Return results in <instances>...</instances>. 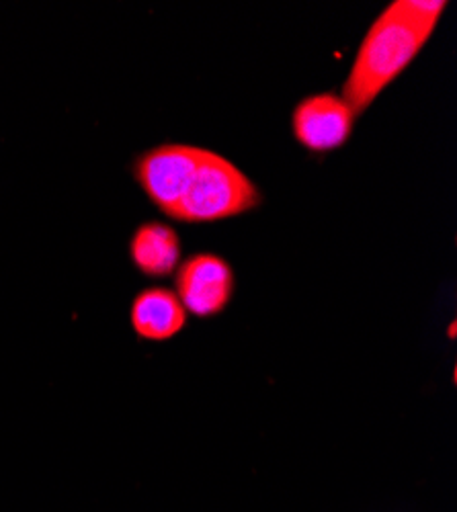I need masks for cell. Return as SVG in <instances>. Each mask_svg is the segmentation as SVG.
I'll return each instance as SVG.
<instances>
[{
    "label": "cell",
    "instance_id": "cell-1",
    "mask_svg": "<svg viewBox=\"0 0 457 512\" xmlns=\"http://www.w3.org/2000/svg\"><path fill=\"white\" fill-rule=\"evenodd\" d=\"M445 7L443 0H396L371 23L343 87L355 115L365 113L419 56Z\"/></svg>",
    "mask_w": 457,
    "mask_h": 512
},
{
    "label": "cell",
    "instance_id": "cell-6",
    "mask_svg": "<svg viewBox=\"0 0 457 512\" xmlns=\"http://www.w3.org/2000/svg\"><path fill=\"white\" fill-rule=\"evenodd\" d=\"M187 324L177 293L164 287L144 289L132 304V326L146 340H169Z\"/></svg>",
    "mask_w": 457,
    "mask_h": 512
},
{
    "label": "cell",
    "instance_id": "cell-3",
    "mask_svg": "<svg viewBox=\"0 0 457 512\" xmlns=\"http://www.w3.org/2000/svg\"><path fill=\"white\" fill-rule=\"evenodd\" d=\"M203 148L164 144L144 152L136 162V179L148 199L171 220L179 209L189 179L201 160Z\"/></svg>",
    "mask_w": 457,
    "mask_h": 512
},
{
    "label": "cell",
    "instance_id": "cell-2",
    "mask_svg": "<svg viewBox=\"0 0 457 512\" xmlns=\"http://www.w3.org/2000/svg\"><path fill=\"white\" fill-rule=\"evenodd\" d=\"M261 193L242 170L218 152L203 150L175 213L177 222L210 224L255 209Z\"/></svg>",
    "mask_w": 457,
    "mask_h": 512
},
{
    "label": "cell",
    "instance_id": "cell-4",
    "mask_svg": "<svg viewBox=\"0 0 457 512\" xmlns=\"http://www.w3.org/2000/svg\"><path fill=\"white\" fill-rule=\"evenodd\" d=\"M177 297L199 318L220 314L234 293L232 267L218 254L199 252L177 267Z\"/></svg>",
    "mask_w": 457,
    "mask_h": 512
},
{
    "label": "cell",
    "instance_id": "cell-7",
    "mask_svg": "<svg viewBox=\"0 0 457 512\" xmlns=\"http://www.w3.org/2000/svg\"><path fill=\"white\" fill-rule=\"evenodd\" d=\"M134 265L148 277H166L181 263L179 234L162 222L142 224L130 242Z\"/></svg>",
    "mask_w": 457,
    "mask_h": 512
},
{
    "label": "cell",
    "instance_id": "cell-5",
    "mask_svg": "<svg viewBox=\"0 0 457 512\" xmlns=\"http://www.w3.org/2000/svg\"><path fill=\"white\" fill-rule=\"evenodd\" d=\"M355 111L335 93H318L302 99L292 113L294 138L310 152L337 150L353 134Z\"/></svg>",
    "mask_w": 457,
    "mask_h": 512
}]
</instances>
